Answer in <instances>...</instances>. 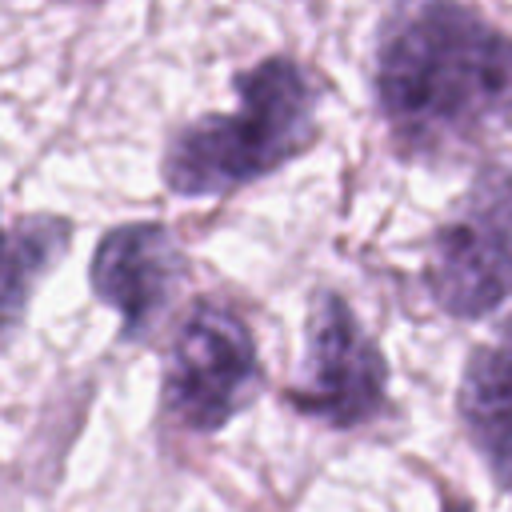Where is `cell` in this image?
<instances>
[{
	"label": "cell",
	"instance_id": "7",
	"mask_svg": "<svg viewBox=\"0 0 512 512\" xmlns=\"http://www.w3.org/2000/svg\"><path fill=\"white\" fill-rule=\"evenodd\" d=\"M456 404L492 480L512 492V320L468 356Z\"/></svg>",
	"mask_w": 512,
	"mask_h": 512
},
{
	"label": "cell",
	"instance_id": "10",
	"mask_svg": "<svg viewBox=\"0 0 512 512\" xmlns=\"http://www.w3.org/2000/svg\"><path fill=\"white\" fill-rule=\"evenodd\" d=\"M72 4H76V0H72Z\"/></svg>",
	"mask_w": 512,
	"mask_h": 512
},
{
	"label": "cell",
	"instance_id": "1",
	"mask_svg": "<svg viewBox=\"0 0 512 512\" xmlns=\"http://www.w3.org/2000/svg\"><path fill=\"white\" fill-rule=\"evenodd\" d=\"M372 92L404 160L476 156L512 132V36L464 0H388Z\"/></svg>",
	"mask_w": 512,
	"mask_h": 512
},
{
	"label": "cell",
	"instance_id": "4",
	"mask_svg": "<svg viewBox=\"0 0 512 512\" xmlns=\"http://www.w3.org/2000/svg\"><path fill=\"white\" fill-rule=\"evenodd\" d=\"M260 388V356L248 324L220 300H200L176 328L164 364V412L192 428H224Z\"/></svg>",
	"mask_w": 512,
	"mask_h": 512
},
{
	"label": "cell",
	"instance_id": "3",
	"mask_svg": "<svg viewBox=\"0 0 512 512\" xmlns=\"http://www.w3.org/2000/svg\"><path fill=\"white\" fill-rule=\"evenodd\" d=\"M428 296L456 320L496 312L512 296V172L484 164L448 220L432 232Z\"/></svg>",
	"mask_w": 512,
	"mask_h": 512
},
{
	"label": "cell",
	"instance_id": "8",
	"mask_svg": "<svg viewBox=\"0 0 512 512\" xmlns=\"http://www.w3.org/2000/svg\"><path fill=\"white\" fill-rule=\"evenodd\" d=\"M68 244L64 220H28L20 232H0V336L20 320L36 276Z\"/></svg>",
	"mask_w": 512,
	"mask_h": 512
},
{
	"label": "cell",
	"instance_id": "6",
	"mask_svg": "<svg viewBox=\"0 0 512 512\" xmlns=\"http://www.w3.org/2000/svg\"><path fill=\"white\" fill-rule=\"evenodd\" d=\"M180 280L184 252L176 236L156 220L112 228L92 256V288L108 308L120 312V332L128 340H140L156 328Z\"/></svg>",
	"mask_w": 512,
	"mask_h": 512
},
{
	"label": "cell",
	"instance_id": "2",
	"mask_svg": "<svg viewBox=\"0 0 512 512\" xmlns=\"http://www.w3.org/2000/svg\"><path fill=\"white\" fill-rule=\"evenodd\" d=\"M236 100V112H212L172 132L164 184L176 196L236 192L284 168L320 136V88L292 56H264L236 72Z\"/></svg>",
	"mask_w": 512,
	"mask_h": 512
},
{
	"label": "cell",
	"instance_id": "5",
	"mask_svg": "<svg viewBox=\"0 0 512 512\" xmlns=\"http://www.w3.org/2000/svg\"><path fill=\"white\" fill-rule=\"evenodd\" d=\"M284 400L332 428L368 424L388 408V364L356 312L328 288L312 296L304 376Z\"/></svg>",
	"mask_w": 512,
	"mask_h": 512
},
{
	"label": "cell",
	"instance_id": "9",
	"mask_svg": "<svg viewBox=\"0 0 512 512\" xmlns=\"http://www.w3.org/2000/svg\"><path fill=\"white\" fill-rule=\"evenodd\" d=\"M444 512H472L464 500H444Z\"/></svg>",
	"mask_w": 512,
	"mask_h": 512
}]
</instances>
